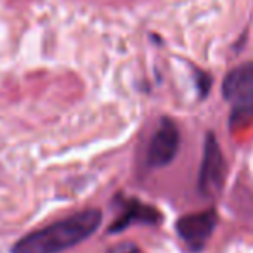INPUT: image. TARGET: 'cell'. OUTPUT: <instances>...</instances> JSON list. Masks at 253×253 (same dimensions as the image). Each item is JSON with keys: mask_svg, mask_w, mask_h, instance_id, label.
<instances>
[{"mask_svg": "<svg viewBox=\"0 0 253 253\" xmlns=\"http://www.w3.org/2000/svg\"><path fill=\"white\" fill-rule=\"evenodd\" d=\"M102 224L97 208L77 211L66 218L28 232L11 248V253H61L90 238Z\"/></svg>", "mask_w": 253, "mask_h": 253, "instance_id": "obj_1", "label": "cell"}, {"mask_svg": "<svg viewBox=\"0 0 253 253\" xmlns=\"http://www.w3.org/2000/svg\"><path fill=\"white\" fill-rule=\"evenodd\" d=\"M222 95L231 104L229 128L232 132L253 122V61L239 64L225 75Z\"/></svg>", "mask_w": 253, "mask_h": 253, "instance_id": "obj_2", "label": "cell"}, {"mask_svg": "<svg viewBox=\"0 0 253 253\" xmlns=\"http://www.w3.org/2000/svg\"><path fill=\"white\" fill-rule=\"evenodd\" d=\"M225 172H227V165H225L220 144L213 132H208L205 135L203 156H201L200 172H198V191L201 193V196H217L224 187Z\"/></svg>", "mask_w": 253, "mask_h": 253, "instance_id": "obj_3", "label": "cell"}, {"mask_svg": "<svg viewBox=\"0 0 253 253\" xmlns=\"http://www.w3.org/2000/svg\"><path fill=\"white\" fill-rule=\"evenodd\" d=\"M217 222V210L215 208H208V210L198 211V213H189L180 217L175 224V231L191 252L200 253L203 252L208 239L213 234Z\"/></svg>", "mask_w": 253, "mask_h": 253, "instance_id": "obj_4", "label": "cell"}, {"mask_svg": "<svg viewBox=\"0 0 253 253\" xmlns=\"http://www.w3.org/2000/svg\"><path fill=\"white\" fill-rule=\"evenodd\" d=\"M180 146V134L172 118H162L146 151V165L149 169H163L175 160Z\"/></svg>", "mask_w": 253, "mask_h": 253, "instance_id": "obj_5", "label": "cell"}, {"mask_svg": "<svg viewBox=\"0 0 253 253\" xmlns=\"http://www.w3.org/2000/svg\"><path fill=\"white\" fill-rule=\"evenodd\" d=\"M163 220L158 208L153 205H146L139 200H125L122 201V213L116 217V220L108 227L109 234H118V232L128 229L132 224H144V225H160Z\"/></svg>", "mask_w": 253, "mask_h": 253, "instance_id": "obj_6", "label": "cell"}, {"mask_svg": "<svg viewBox=\"0 0 253 253\" xmlns=\"http://www.w3.org/2000/svg\"><path fill=\"white\" fill-rule=\"evenodd\" d=\"M211 82H213V80H211L210 73H207V71H201V70H194V84H196L198 94H200L201 99H205L208 94H210Z\"/></svg>", "mask_w": 253, "mask_h": 253, "instance_id": "obj_7", "label": "cell"}, {"mask_svg": "<svg viewBox=\"0 0 253 253\" xmlns=\"http://www.w3.org/2000/svg\"><path fill=\"white\" fill-rule=\"evenodd\" d=\"M108 253H139V248H137V245H134V243L125 241V243H120V245L113 246Z\"/></svg>", "mask_w": 253, "mask_h": 253, "instance_id": "obj_8", "label": "cell"}]
</instances>
